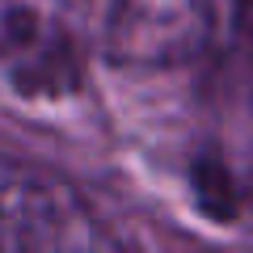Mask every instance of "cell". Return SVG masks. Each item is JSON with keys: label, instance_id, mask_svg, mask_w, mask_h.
<instances>
[{"label": "cell", "instance_id": "3957f363", "mask_svg": "<svg viewBox=\"0 0 253 253\" xmlns=\"http://www.w3.org/2000/svg\"><path fill=\"white\" fill-rule=\"evenodd\" d=\"M81 51L63 17L13 9L0 21V68L30 97H63L81 89Z\"/></svg>", "mask_w": 253, "mask_h": 253}, {"label": "cell", "instance_id": "277c9868", "mask_svg": "<svg viewBox=\"0 0 253 253\" xmlns=\"http://www.w3.org/2000/svg\"><path fill=\"white\" fill-rule=\"evenodd\" d=\"M236 46H241V59L249 63V72H253V0H241V17H236Z\"/></svg>", "mask_w": 253, "mask_h": 253}, {"label": "cell", "instance_id": "6da1fadb", "mask_svg": "<svg viewBox=\"0 0 253 253\" xmlns=\"http://www.w3.org/2000/svg\"><path fill=\"white\" fill-rule=\"evenodd\" d=\"M84 51L126 68H173L207 46L211 0H59Z\"/></svg>", "mask_w": 253, "mask_h": 253}, {"label": "cell", "instance_id": "7a4b0ae2", "mask_svg": "<svg viewBox=\"0 0 253 253\" xmlns=\"http://www.w3.org/2000/svg\"><path fill=\"white\" fill-rule=\"evenodd\" d=\"M106 236L63 177L0 156V253L97 249Z\"/></svg>", "mask_w": 253, "mask_h": 253}]
</instances>
